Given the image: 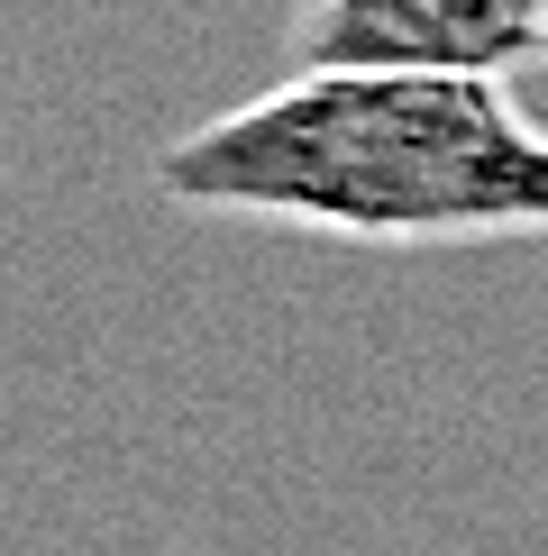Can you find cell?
Listing matches in <instances>:
<instances>
[{
    "label": "cell",
    "mask_w": 548,
    "mask_h": 556,
    "mask_svg": "<svg viewBox=\"0 0 548 556\" xmlns=\"http://www.w3.org/2000/svg\"><path fill=\"white\" fill-rule=\"evenodd\" d=\"M174 211L311 228L348 247L548 238V128L502 74L457 64H311L183 128L155 155Z\"/></svg>",
    "instance_id": "1"
},
{
    "label": "cell",
    "mask_w": 548,
    "mask_h": 556,
    "mask_svg": "<svg viewBox=\"0 0 548 556\" xmlns=\"http://www.w3.org/2000/svg\"><path fill=\"white\" fill-rule=\"evenodd\" d=\"M548 55V0H292L284 64H457L512 74Z\"/></svg>",
    "instance_id": "2"
}]
</instances>
